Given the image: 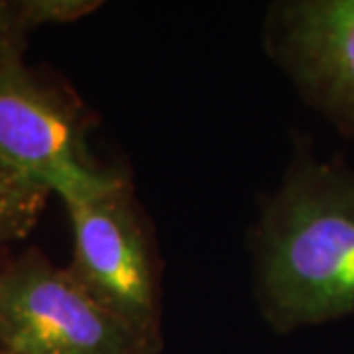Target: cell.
<instances>
[{"label":"cell","instance_id":"1","mask_svg":"<svg viewBox=\"0 0 354 354\" xmlns=\"http://www.w3.org/2000/svg\"><path fill=\"white\" fill-rule=\"evenodd\" d=\"M258 304L291 333L354 315V171L297 152L254 230Z\"/></svg>","mask_w":354,"mask_h":354},{"label":"cell","instance_id":"2","mask_svg":"<svg viewBox=\"0 0 354 354\" xmlns=\"http://www.w3.org/2000/svg\"><path fill=\"white\" fill-rule=\"evenodd\" d=\"M65 209L73 232L69 272L153 354H160V258L130 181L122 176L95 197L65 203Z\"/></svg>","mask_w":354,"mask_h":354},{"label":"cell","instance_id":"3","mask_svg":"<svg viewBox=\"0 0 354 354\" xmlns=\"http://www.w3.org/2000/svg\"><path fill=\"white\" fill-rule=\"evenodd\" d=\"M87 132V114L73 95L30 71L24 51L0 53V156L64 205L95 197L122 177L93 162Z\"/></svg>","mask_w":354,"mask_h":354},{"label":"cell","instance_id":"4","mask_svg":"<svg viewBox=\"0 0 354 354\" xmlns=\"http://www.w3.org/2000/svg\"><path fill=\"white\" fill-rule=\"evenodd\" d=\"M0 344L8 354H153L38 248L0 262Z\"/></svg>","mask_w":354,"mask_h":354},{"label":"cell","instance_id":"5","mask_svg":"<svg viewBox=\"0 0 354 354\" xmlns=\"http://www.w3.org/2000/svg\"><path fill=\"white\" fill-rule=\"evenodd\" d=\"M268 51L305 101L354 138V0L274 4Z\"/></svg>","mask_w":354,"mask_h":354},{"label":"cell","instance_id":"6","mask_svg":"<svg viewBox=\"0 0 354 354\" xmlns=\"http://www.w3.org/2000/svg\"><path fill=\"white\" fill-rule=\"evenodd\" d=\"M51 191L0 156V252L38 225Z\"/></svg>","mask_w":354,"mask_h":354},{"label":"cell","instance_id":"7","mask_svg":"<svg viewBox=\"0 0 354 354\" xmlns=\"http://www.w3.org/2000/svg\"><path fill=\"white\" fill-rule=\"evenodd\" d=\"M102 2L97 0H26L32 30L46 24H69L93 14Z\"/></svg>","mask_w":354,"mask_h":354},{"label":"cell","instance_id":"8","mask_svg":"<svg viewBox=\"0 0 354 354\" xmlns=\"http://www.w3.org/2000/svg\"><path fill=\"white\" fill-rule=\"evenodd\" d=\"M32 26L26 12V0H0V53L26 51Z\"/></svg>","mask_w":354,"mask_h":354},{"label":"cell","instance_id":"9","mask_svg":"<svg viewBox=\"0 0 354 354\" xmlns=\"http://www.w3.org/2000/svg\"><path fill=\"white\" fill-rule=\"evenodd\" d=\"M0 354H8V353H4V351H0Z\"/></svg>","mask_w":354,"mask_h":354}]
</instances>
